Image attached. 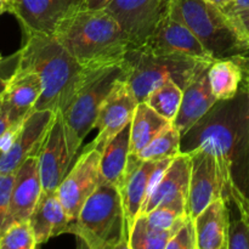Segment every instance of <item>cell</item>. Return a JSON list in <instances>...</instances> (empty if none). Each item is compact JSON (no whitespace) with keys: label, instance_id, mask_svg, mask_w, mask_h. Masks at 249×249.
I'll use <instances>...</instances> for the list:
<instances>
[{"label":"cell","instance_id":"41","mask_svg":"<svg viewBox=\"0 0 249 249\" xmlns=\"http://www.w3.org/2000/svg\"><path fill=\"white\" fill-rule=\"evenodd\" d=\"M1 1H4L5 4L9 5V7H10V2H11V0H1Z\"/></svg>","mask_w":249,"mask_h":249},{"label":"cell","instance_id":"26","mask_svg":"<svg viewBox=\"0 0 249 249\" xmlns=\"http://www.w3.org/2000/svg\"><path fill=\"white\" fill-rule=\"evenodd\" d=\"M184 89L175 80L167 79L152 90L143 102L167 121L174 122L180 109Z\"/></svg>","mask_w":249,"mask_h":249},{"label":"cell","instance_id":"13","mask_svg":"<svg viewBox=\"0 0 249 249\" xmlns=\"http://www.w3.org/2000/svg\"><path fill=\"white\" fill-rule=\"evenodd\" d=\"M56 113L51 109H36L26 117L12 147L0 156V174H12L27 158L38 155Z\"/></svg>","mask_w":249,"mask_h":249},{"label":"cell","instance_id":"16","mask_svg":"<svg viewBox=\"0 0 249 249\" xmlns=\"http://www.w3.org/2000/svg\"><path fill=\"white\" fill-rule=\"evenodd\" d=\"M43 92L40 77L34 71L18 67L12 72L0 104L15 124H19L34 109Z\"/></svg>","mask_w":249,"mask_h":249},{"label":"cell","instance_id":"43","mask_svg":"<svg viewBox=\"0 0 249 249\" xmlns=\"http://www.w3.org/2000/svg\"><path fill=\"white\" fill-rule=\"evenodd\" d=\"M2 12H5V11H2V10H0V15H1V14H2Z\"/></svg>","mask_w":249,"mask_h":249},{"label":"cell","instance_id":"11","mask_svg":"<svg viewBox=\"0 0 249 249\" xmlns=\"http://www.w3.org/2000/svg\"><path fill=\"white\" fill-rule=\"evenodd\" d=\"M85 0H11L9 11L16 16L26 36H53L58 24L85 7Z\"/></svg>","mask_w":249,"mask_h":249},{"label":"cell","instance_id":"34","mask_svg":"<svg viewBox=\"0 0 249 249\" xmlns=\"http://www.w3.org/2000/svg\"><path fill=\"white\" fill-rule=\"evenodd\" d=\"M22 123L15 124L11 128L7 129L6 131H4L2 134H0V156L6 153L10 148L12 147L15 142V139H16L17 134H18L19 126Z\"/></svg>","mask_w":249,"mask_h":249},{"label":"cell","instance_id":"18","mask_svg":"<svg viewBox=\"0 0 249 249\" xmlns=\"http://www.w3.org/2000/svg\"><path fill=\"white\" fill-rule=\"evenodd\" d=\"M218 99L212 91L208 79V67L201 71L184 89L182 101L175 121L173 122L182 136L186 135L209 109L216 104Z\"/></svg>","mask_w":249,"mask_h":249},{"label":"cell","instance_id":"4","mask_svg":"<svg viewBox=\"0 0 249 249\" xmlns=\"http://www.w3.org/2000/svg\"><path fill=\"white\" fill-rule=\"evenodd\" d=\"M122 79H125L123 62L89 70L79 89L60 111L73 160L84 139L95 128V122L104 101Z\"/></svg>","mask_w":249,"mask_h":249},{"label":"cell","instance_id":"24","mask_svg":"<svg viewBox=\"0 0 249 249\" xmlns=\"http://www.w3.org/2000/svg\"><path fill=\"white\" fill-rule=\"evenodd\" d=\"M242 78V66L233 60L216 58L208 67L209 84L218 101L233 99L237 94Z\"/></svg>","mask_w":249,"mask_h":249},{"label":"cell","instance_id":"17","mask_svg":"<svg viewBox=\"0 0 249 249\" xmlns=\"http://www.w3.org/2000/svg\"><path fill=\"white\" fill-rule=\"evenodd\" d=\"M41 194L43 186L39 173L38 156H32L15 172L10 207L11 225L18 221L29 220Z\"/></svg>","mask_w":249,"mask_h":249},{"label":"cell","instance_id":"3","mask_svg":"<svg viewBox=\"0 0 249 249\" xmlns=\"http://www.w3.org/2000/svg\"><path fill=\"white\" fill-rule=\"evenodd\" d=\"M67 232L90 249H129V231L121 191L101 182L72 221Z\"/></svg>","mask_w":249,"mask_h":249},{"label":"cell","instance_id":"21","mask_svg":"<svg viewBox=\"0 0 249 249\" xmlns=\"http://www.w3.org/2000/svg\"><path fill=\"white\" fill-rule=\"evenodd\" d=\"M230 211L228 201L219 198L195 218L197 249H228Z\"/></svg>","mask_w":249,"mask_h":249},{"label":"cell","instance_id":"23","mask_svg":"<svg viewBox=\"0 0 249 249\" xmlns=\"http://www.w3.org/2000/svg\"><path fill=\"white\" fill-rule=\"evenodd\" d=\"M172 122L158 114L146 102H139L130 126V153L138 155Z\"/></svg>","mask_w":249,"mask_h":249},{"label":"cell","instance_id":"9","mask_svg":"<svg viewBox=\"0 0 249 249\" xmlns=\"http://www.w3.org/2000/svg\"><path fill=\"white\" fill-rule=\"evenodd\" d=\"M101 152L85 147L74 167L67 173L57 189L58 198L66 212L74 221L85 202L101 184L100 173Z\"/></svg>","mask_w":249,"mask_h":249},{"label":"cell","instance_id":"32","mask_svg":"<svg viewBox=\"0 0 249 249\" xmlns=\"http://www.w3.org/2000/svg\"><path fill=\"white\" fill-rule=\"evenodd\" d=\"M228 249H249V220L243 216L230 221Z\"/></svg>","mask_w":249,"mask_h":249},{"label":"cell","instance_id":"29","mask_svg":"<svg viewBox=\"0 0 249 249\" xmlns=\"http://www.w3.org/2000/svg\"><path fill=\"white\" fill-rule=\"evenodd\" d=\"M148 223L162 230L173 228L187 215L186 206L174 203H162L145 214Z\"/></svg>","mask_w":249,"mask_h":249},{"label":"cell","instance_id":"25","mask_svg":"<svg viewBox=\"0 0 249 249\" xmlns=\"http://www.w3.org/2000/svg\"><path fill=\"white\" fill-rule=\"evenodd\" d=\"M186 218L187 215L173 228L162 230L151 225L145 214H140L130 230L129 249H167L168 243Z\"/></svg>","mask_w":249,"mask_h":249},{"label":"cell","instance_id":"10","mask_svg":"<svg viewBox=\"0 0 249 249\" xmlns=\"http://www.w3.org/2000/svg\"><path fill=\"white\" fill-rule=\"evenodd\" d=\"M173 158L162 160H145L138 155L129 156L123 181L118 187L123 199L129 231L141 214L143 203L158 178L169 167Z\"/></svg>","mask_w":249,"mask_h":249},{"label":"cell","instance_id":"35","mask_svg":"<svg viewBox=\"0 0 249 249\" xmlns=\"http://www.w3.org/2000/svg\"><path fill=\"white\" fill-rule=\"evenodd\" d=\"M12 125H15V123L11 121L6 109H5L4 107H2V105L0 104V134L6 131L7 129L11 128Z\"/></svg>","mask_w":249,"mask_h":249},{"label":"cell","instance_id":"2","mask_svg":"<svg viewBox=\"0 0 249 249\" xmlns=\"http://www.w3.org/2000/svg\"><path fill=\"white\" fill-rule=\"evenodd\" d=\"M17 66L34 71L40 77L43 92L33 111H62L89 72L55 36L40 33L27 36L23 48L18 51Z\"/></svg>","mask_w":249,"mask_h":249},{"label":"cell","instance_id":"28","mask_svg":"<svg viewBox=\"0 0 249 249\" xmlns=\"http://www.w3.org/2000/svg\"><path fill=\"white\" fill-rule=\"evenodd\" d=\"M36 246L29 220L14 223L0 237V249H34Z\"/></svg>","mask_w":249,"mask_h":249},{"label":"cell","instance_id":"22","mask_svg":"<svg viewBox=\"0 0 249 249\" xmlns=\"http://www.w3.org/2000/svg\"><path fill=\"white\" fill-rule=\"evenodd\" d=\"M130 126L131 123H129L122 129L101 152V182L121 186L130 156Z\"/></svg>","mask_w":249,"mask_h":249},{"label":"cell","instance_id":"42","mask_svg":"<svg viewBox=\"0 0 249 249\" xmlns=\"http://www.w3.org/2000/svg\"><path fill=\"white\" fill-rule=\"evenodd\" d=\"M2 61H4V58H2V57H1V56H0V63H1V62H2Z\"/></svg>","mask_w":249,"mask_h":249},{"label":"cell","instance_id":"7","mask_svg":"<svg viewBox=\"0 0 249 249\" xmlns=\"http://www.w3.org/2000/svg\"><path fill=\"white\" fill-rule=\"evenodd\" d=\"M139 48L157 56L192 60L208 65L216 60L189 27L170 15L156 27L147 40Z\"/></svg>","mask_w":249,"mask_h":249},{"label":"cell","instance_id":"19","mask_svg":"<svg viewBox=\"0 0 249 249\" xmlns=\"http://www.w3.org/2000/svg\"><path fill=\"white\" fill-rule=\"evenodd\" d=\"M247 135V131L243 135L238 133L237 128L231 123H225L223 121L214 122L201 129L197 139V145L195 147L202 148L215 155L224 169L233 175V164L237 158L241 142Z\"/></svg>","mask_w":249,"mask_h":249},{"label":"cell","instance_id":"36","mask_svg":"<svg viewBox=\"0 0 249 249\" xmlns=\"http://www.w3.org/2000/svg\"><path fill=\"white\" fill-rule=\"evenodd\" d=\"M249 9V0H233L229 6L223 9L226 14H231V12L242 11V10Z\"/></svg>","mask_w":249,"mask_h":249},{"label":"cell","instance_id":"1","mask_svg":"<svg viewBox=\"0 0 249 249\" xmlns=\"http://www.w3.org/2000/svg\"><path fill=\"white\" fill-rule=\"evenodd\" d=\"M87 70L118 65L131 49L125 32L106 9H83L58 24L55 34Z\"/></svg>","mask_w":249,"mask_h":249},{"label":"cell","instance_id":"31","mask_svg":"<svg viewBox=\"0 0 249 249\" xmlns=\"http://www.w3.org/2000/svg\"><path fill=\"white\" fill-rule=\"evenodd\" d=\"M167 249H197V233L195 219L187 214L186 220L184 221L179 230L175 232Z\"/></svg>","mask_w":249,"mask_h":249},{"label":"cell","instance_id":"6","mask_svg":"<svg viewBox=\"0 0 249 249\" xmlns=\"http://www.w3.org/2000/svg\"><path fill=\"white\" fill-rule=\"evenodd\" d=\"M170 16L189 27L215 58L241 50L228 15L206 0H173Z\"/></svg>","mask_w":249,"mask_h":249},{"label":"cell","instance_id":"15","mask_svg":"<svg viewBox=\"0 0 249 249\" xmlns=\"http://www.w3.org/2000/svg\"><path fill=\"white\" fill-rule=\"evenodd\" d=\"M192 157L190 152H181L174 157L169 167L151 189L141 214H146L162 203L186 206L189 199Z\"/></svg>","mask_w":249,"mask_h":249},{"label":"cell","instance_id":"5","mask_svg":"<svg viewBox=\"0 0 249 249\" xmlns=\"http://www.w3.org/2000/svg\"><path fill=\"white\" fill-rule=\"evenodd\" d=\"M125 82L139 102L167 79H173L185 89L186 85L211 65L192 60L157 56L142 48H133L123 61Z\"/></svg>","mask_w":249,"mask_h":249},{"label":"cell","instance_id":"14","mask_svg":"<svg viewBox=\"0 0 249 249\" xmlns=\"http://www.w3.org/2000/svg\"><path fill=\"white\" fill-rule=\"evenodd\" d=\"M38 165L43 192H55L67 175L73 158L70 153L62 114L56 113L53 123L38 152Z\"/></svg>","mask_w":249,"mask_h":249},{"label":"cell","instance_id":"40","mask_svg":"<svg viewBox=\"0 0 249 249\" xmlns=\"http://www.w3.org/2000/svg\"><path fill=\"white\" fill-rule=\"evenodd\" d=\"M0 10H2V11H9V5L5 4L4 1L0 0Z\"/></svg>","mask_w":249,"mask_h":249},{"label":"cell","instance_id":"12","mask_svg":"<svg viewBox=\"0 0 249 249\" xmlns=\"http://www.w3.org/2000/svg\"><path fill=\"white\" fill-rule=\"evenodd\" d=\"M139 101L131 92L125 79L119 80L102 104L97 114L95 128L99 134L87 147L102 151L107 143L133 121Z\"/></svg>","mask_w":249,"mask_h":249},{"label":"cell","instance_id":"33","mask_svg":"<svg viewBox=\"0 0 249 249\" xmlns=\"http://www.w3.org/2000/svg\"><path fill=\"white\" fill-rule=\"evenodd\" d=\"M226 15L230 19L241 50H249V9Z\"/></svg>","mask_w":249,"mask_h":249},{"label":"cell","instance_id":"38","mask_svg":"<svg viewBox=\"0 0 249 249\" xmlns=\"http://www.w3.org/2000/svg\"><path fill=\"white\" fill-rule=\"evenodd\" d=\"M109 0H85V7L88 9H105Z\"/></svg>","mask_w":249,"mask_h":249},{"label":"cell","instance_id":"39","mask_svg":"<svg viewBox=\"0 0 249 249\" xmlns=\"http://www.w3.org/2000/svg\"><path fill=\"white\" fill-rule=\"evenodd\" d=\"M206 1L212 2V4H214V5H216V6L221 7V9H225V7L229 6V5H230L231 2L233 1V0H206Z\"/></svg>","mask_w":249,"mask_h":249},{"label":"cell","instance_id":"8","mask_svg":"<svg viewBox=\"0 0 249 249\" xmlns=\"http://www.w3.org/2000/svg\"><path fill=\"white\" fill-rule=\"evenodd\" d=\"M173 0H109L105 9L119 22L133 49L142 45L169 16Z\"/></svg>","mask_w":249,"mask_h":249},{"label":"cell","instance_id":"20","mask_svg":"<svg viewBox=\"0 0 249 249\" xmlns=\"http://www.w3.org/2000/svg\"><path fill=\"white\" fill-rule=\"evenodd\" d=\"M72 219L58 198L57 191L43 192L29 218L36 245L48 242L55 236L67 232Z\"/></svg>","mask_w":249,"mask_h":249},{"label":"cell","instance_id":"37","mask_svg":"<svg viewBox=\"0 0 249 249\" xmlns=\"http://www.w3.org/2000/svg\"><path fill=\"white\" fill-rule=\"evenodd\" d=\"M5 62H6V60H4L1 63H0V99H1L2 94H4V91H5V89H6L7 83H9L10 77H11V74H12V73H11L10 75H5V73L2 72V68H4Z\"/></svg>","mask_w":249,"mask_h":249},{"label":"cell","instance_id":"27","mask_svg":"<svg viewBox=\"0 0 249 249\" xmlns=\"http://www.w3.org/2000/svg\"><path fill=\"white\" fill-rule=\"evenodd\" d=\"M181 138L180 131L172 123L142 148L138 156L145 160H162L177 157L181 153Z\"/></svg>","mask_w":249,"mask_h":249},{"label":"cell","instance_id":"30","mask_svg":"<svg viewBox=\"0 0 249 249\" xmlns=\"http://www.w3.org/2000/svg\"><path fill=\"white\" fill-rule=\"evenodd\" d=\"M14 180L15 173H12V174H0V237L11 226L10 207H11V194Z\"/></svg>","mask_w":249,"mask_h":249}]
</instances>
